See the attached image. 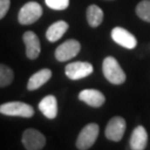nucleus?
<instances>
[{
    "mask_svg": "<svg viewBox=\"0 0 150 150\" xmlns=\"http://www.w3.org/2000/svg\"><path fill=\"white\" fill-rule=\"evenodd\" d=\"M102 72L105 78L112 85H122L126 81V74L116 58L106 57L102 61Z\"/></svg>",
    "mask_w": 150,
    "mask_h": 150,
    "instance_id": "nucleus-1",
    "label": "nucleus"
},
{
    "mask_svg": "<svg viewBox=\"0 0 150 150\" xmlns=\"http://www.w3.org/2000/svg\"><path fill=\"white\" fill-rule=\"evenodd\" d=\"M0 113L9 117L30 118L35 115V109L30 105L21 101H10L0 105Z\"/></svg>",
    "mask_w": 150,
    "mask_h": 150,
    "instance_id": "nucleus-2",
    "label": "nucleus"
},
{
    "mask_svg": "<svg viewBox=\"0 0 150 150\" xmlns=\"http://www.w3.org/2000/svg\"><path fill=\"white\" fill-rule=\"evenodd\" d=\"M99 134V126L97 123H88L78 134V138L76 141V147L79 150L90 149L96 142L97 138Z\"/></svg>",
    "mask_w": 150,
    "mask_h": 150,
    "instance_id": "nucleus-3",
    "label": "nucleus"
},
{
    "mask_svg": "<svg viewBox=\"0 0 150 150\" xmlns=\"http://www.w3.org/2000/svg\"><path fill=\"white\" fill-rule=\"evenodd\" d=\"M42 16V7L36 1H29L22 6L18 13V21L20 25H31Z\"/></svg>",
    "mask_w": 150,
    "mask_h": 150,
    "instance_id": "nucleus-4",
    "label": "nucleus"
},
{
    "mask_svg": "<svg viewBox=\"0 0 150 150\" xmlns=\"http://www.w3.org/2000/svg\"><path fill=\"white\" fill-rule=\"evenodd\" d=\"M81 49V45L78 40L76 39H69L64 43L58 46V48L54 51V57L56 59L60 62H64L67 60H70L71 58L76 57L79 54Z\"/></svg>",
    "mask_w": 150,
    "mask_h": 150,
    "instance_id": "nucleus-5",
    "label": "nucleus"
},
{
    "mask_svg": "<svg viewBox=\"0 0 150 150\" xmlns=\"http://www.w3.org/2000/svg\"><path fill=\"white\" fill-rule=\"evenodd\" d=\"M92 71H93L92 64L86 61H75L67 64L64 68V74L71 80H79L82 78H86L92 74Z\"/></svg>",
    "mask_w": 150,
    "mask_h": 150,
    "instance_id": "nucleus-6",
    "label": "nucleus"
},
{
    "mask_svg": "<svg viewBox=\"0 0 150 150\" xmlns=\"http://www.w3.org/2000/svg\"><path fill=\"white\" fill-rule=\"evenodd\" d=\"M126 120L122 117H112L107 123V127L105 130L106 138L115 142H118L122 139L125 131H126Z\"/></svg>",
    "mask_w": 150,
    "mask_h": 150,
    "instance_id": "nucleus-7",
    "label": "nucleus"
},
{
    "mask_svg": "<svg viewBox=\"0 0 150 150\" xmlns=\"http://www.w3.org/2000/svg\"><path fill=\"white\" fill-rule=\"evenodd\" d=\"M21 140L27 150H40L46 146V137L36 129L25 130Z\"/></svg>",
    "mask_w": 150,
    "mask_h": 150,
    "instance_id": "nucleus-8",
    "label": "nucleus"
},
{
    "mask_svg": "<svg viewBox=\"0 0 150 150\" xmlns=\"http://www.w3.org/2000/svg\"><path fill=\"white\" fill-rule=\"evenodd\" d=\"M111 38L116 43L123 48L134 49L137 47V39L131 32L121 27H115L111 30Z\"/></svg>",
    "mask_w": 150,
    "mask_h": 150,
    "instance_id": "nucleus-9",
    "label": "nucleus"
},
{
    "mask_svg": "<svg viewBox=\"0 0 150 150\" xmlns=\"http://www.w3.org/2000/svg\"><path fill=\"white\" fill-rule=\"evenodd\" d=\"M23 42L26 46V54L29 59H37L40 54V40L38 36L32 31H26L22 36Z\"/></svg>",
    "mask_w": 150,
    "mask_h": 150,
    "instance_id": "nucleus-10",
    "label": "nucleus"
},
{
    "mask_svg": "<svg viewBox=\"0 0 150 150\" xmlns=\"http://www.w3.org/2000/svg\"><path fill=\"white\" fill-rule=\"evenodd\" d=\"M78 98L92 108H100L106 101L105 95L96 89H85L80 91Z\"/></svg>",
    "mask_w": 150,
    "mask_h": 150,
    "instance_id": "nucleus-11",
    "label": "nucleus"
},
{
    "mask_svg": "<svg viewBox=\"0 0 150 150\" xmlns=\"http://www.w3.org/2000/svg\"><path fill=\"white\" fill-rule=\"evenodd\" d=\"M148 142V134L146 131V129L142 126H138L134 129L129 145L132 150H144L147 147Z\"/></svg>",
    "mask_w": 150,
    "mask_h": 150,
    "instance_id": "nucleus-12",
    "label": "nucleus"
},
{
    "mask_svg": "<svg viewBox=\"0 0 150 150\" xmlns=\"http://www.w3.org/2000/svg\"><path fill=\"white\" fill-rule=\"evenodd\" d=\"M39 110L48 119H54L58 115V103L56 97L52 95L45 97L38 105Z\"/></svg>",
    "mask_w": 150,
    "mask_h": 150,
    "instance_id": "nucleus-13",
    "label": "nucleus"
},
{
    "mask_svg": "<svg viewBox=\"0 0 150 150\" xmlns=\"http://www.w3.org/2000/svg\"><path fill=\"white\" fill-rule=\"evenodd\" d=\"M51 75H52L51 70L47 69V68L37 71L36 74H33V75L29 78L28 83H27V89L29 91H33V90L39 89V88L41 86H43L47 81H49V79L51 78Z\"/></svg>",
    "mask_w": 150,
    "mask_h": 150,
    "instance_id": "nucleus-14",
    "label": "nucleus"
},
{
    "mask_svg": "<svg viewBox=\"0 0 150 150\" xmlns=\"http://www.w3.org/2000/svg\"><path fill=\"white\" fill-rule=\"evenodd\" d=\"M68 28H69V25L66 21H64V20H59V21L54 22L47 29L46 38L48 39L50 42H56L67 32Z\"/></svg>",
    "mask_w": 150,
    "mask_h": 150,
    "instance_id": "nucleus-15",
    "label": "nucleus"
},
{
    "mask_svg": "<svg viewBox=\"0 0 150 150\" xmlns=\"http://www.w3.org/2000/svg\"><path fill=\"white\" fill-rule=\"evenodd\" d=\"M87 21L89 26L92 28H97L101 25L103 20V11L100 7L96 5H91L87 9Z\"/></svg>",
    "mask_w": 150,
    "mask_h": 150,
    "instance_id": "nucleus-16",
    "label": "nucleus"
},
{
    "mask_svg": "<svg viewBox=\"0 0 150 150\" xmlns=\"http://www.w3.org/2000/svg\"><path fill=\"white\" fill-rule=\"evenodd\" d=\"M13 80V71L4 64H0V88L9 86Z\"/></svg>",
    "mask_w": 150,
    "mask_h": 150,
    "instance_id": "nucleus-17",
    "label": "nucleus"
},
{
    "mask_svg": "<svg viewBox=\"0 0 150 150\" xmlns=\"http://www.w3.org/2000/svg\"><path fill=\"white\" fill-rule=\"evenodd\" d=\"M136 13L141 20L150 22V0H142L136 7Z\"/></svg>",
    "mask_w": 150,
    "mask_h": 150,
    "instance_id": "nucleus-18",
    "label": "nucleus"
},
{
    "mask_svg": "<svg viewBox=\"0 0 150 150\" xmlns=\"http://www.w3.org/2000/svg\"><path fill=\"white\" fill-rule=\"evenodd\" d=\"M46 5L52 10H64L69 6V0H45Z\"/></svg>",
    "mask_w": 150,
    "mask_h": 150,
    "instance_id": "nucleus-19",
    "label": "nucleus"
},
{
    "mask_svg": "<svg viewBox=\"0 0 150 150\" xmlns=\"http://www.w3.org/2000/svg\"><path fill=\"white\" fill-rule=\"evenodd\" d=\"M10 8V0H0V19L7 15Z\"/></svg>",
    "mask_w": 150,
    "mask_h": 150,
    "instance_id": "nucleus-20",
    "label": "nucleus"
}]
</instances>
